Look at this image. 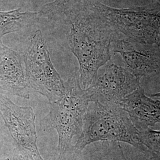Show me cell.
<instances>
[{"mask_svg": "<svg viewBox=\"0 0 160 160\" xmlns=\"http://www.w3.org/2000/svg\"><path fill=\"white\" fill-rule=\"evenodd\" d=\"M119 106L129 115L139 131L160 123V101L147 96L141 86L124 98Z\"/></svg>", "mask_w": 160, "mask_h": 160, "instance_id": "obj_10", "label": "cell"}, {"mask_svg": "<svg viewBox=\"0 0 160 160\" xmlns=\"http://www.w3.org/2000/svg\"><path fill=\"white\" fill-rule=\"evenodd\" d=\"M91 102L86 90L81 86L78 72H74L65 82L62 96L49 104L52 126L58 135L60 157L70 149L73 137L81 134L84 118Z\"/></svg>", "mask_w": 160, "mask_h": 160, "instance_id": "obj_4", "label": "cell"}, {"mask_svg": "<svg viewBox=\"0 0 160 160\" xmlns=\"http://www.w3.org/2000/svg\"><path fill=\"white\" fill-rule=\"evenodd\" d=\"M0 89L29 99L30 87L23 59L16 52L0 43Z\"/></svg>", "mask_w": 160, "mask_h": 160, "instance_id": "obj_9", "label": "cell"}, {"mask_svg": "<svg viewBox=\"0 0 160 160\" xmlns=\"http://www.w3.org/2000/svg\"><path fill=\"white\" fill-rule=\"evenodd\" d=\"M92 10L114 33L126 40L160 46V4L117 8L89 0Z\"/></svg>", "mask_w": 160, "mask_h": 160, "instance_id": "obj_3", "label": "cell"}, {"mask_svg": "<svg viewBox=\"0 0 160 160\" xmlns=\"http://www.w3.org/2000/svg\"><path fill=\"white\" fill-rule=\"evenodd\" d=\"M139 132L146 148L160 157V131H154L149 128Z\"/></svg>", "mask_w": 160, "mask_h": 160, "instance_id": "obj_12", "label": "cell"}, {"mask_svg": "<svg viewBox=\"0 0 160 160\" xmlns=\"http://www.w3.org/2000/svg\"><path fill=\"white\" fill-rule=\"evenodd\" d=\"M151 96L153 97H158V98H160V92H157V93H155L153 94H151Z\"/></svg>", "mask_w": 160, "mask_h": 160, "instance_id": "obj_16", "label": "cell"}, {"mask_svg": "<svg viewBox=\"0 0 160 160\" xmlns=\"http://www.w3.org/2000/svg\"><path fill=\"white\" fill-rule=\"evenodd\" d=\"M66 18L70 26V49L78 60L80 84L86 90L111 59L114 32L92 10L89 0H84Z\"/></svg>", "mask_w": 160, "mask_h": 160, "instance_id": "obj_1", "label": "cell"}, {"mask_svg": "<svg viewBox=\"0 0 160 160\" xmlns=\"http://www.w3.org/2000/svg\"><path fill=\"white\" fill-rule=\"evenodd\" d=\"M0 160H12V159L10 160V159H9V158H6V159H1Z\"/></svg>", "mask_w": 160, "mask_h": 160, "instance_id": "obj_17", "label": "cell"}, {"mask_svg": "<svg viewBox=\"0 0 160 160\" xmlns=\"http://www.w3.org/2000/svg\"><path fill=\"white\" fill-rule=\"evenodd\" d=\"M56 1L58 2L64 4L66 5H71V4H74L75 2H77L79 0H56Z\"/></svg>", "mask_w": 160, "mask_h": 160, "instance_id": "obj_15", "label": "cell"}, {"mask_svg": "<svg viewBox=\"0 0 160 160\" xmlns=\"http://www.w3.org/2000/svg\"><path fill=\"white\" fill-rule=\"evenodd\" d=\"M21 8L0 12V43L5 35L16 32L38 18V12H21Z\"/></svg>", "mask_w": 160, "mask_h": 160, "instance_id": "obj_11", "label": "cell"}, {"mask_svg": "<svg viewBox=\"0 0 160 160\" xmlns=\"http://www.w3.org/2000/svg\"><path fill=\"white\" fill-rule=\"evenodd\" d=\"M0 116L17 143V149L28 151L35 160H43L37 145L36 115L30 106H20L0 94Z\"/></svg>", "mask_w": 160, "mask_h": 160, "instance_id": "obj_6", "label": "cell"}, {"mask_svg": "<svg viewBox=\"0 0 160 160\" xmlns=\"http://www.w3.org/2000/svg\"><path fill=\"white\" fill-rule=\"evenodd\" d=\"M140 80L126 68L111 63L86 89L92 102L120 104L140 87Z\"/></svg>", "mask_w": 160, "mask_h": 160, "instance_id": "obj_7", "label": "cell"}, {"mask_svg": "<svg viewBox=\"0 0 160 160\" xmlns=\"http://www.w3.org/2000/svg\"><path fill=\"white\" fill-rule=\"evenodd\" d=\"M23 61L31 89L46 97L50 103L58 100L65 91V82L52 62L46 41L40 30L30 40Z\"/></svg>", "mask_w": 160, "mask_h": 160, "instance_id": "obj_5", "label": "cell"}, {"mask_svg": "<svg viewBox=\"0 0 160 160\" xmlns=\"http://www.w3.org/2000/svg\"><path fill=\"white\" fill-rule=\"evenodd\" d=\"M112 48L119 53L128 69L138 80L152 74H160V48L126 39H114Z\"/></svg>", "mask_w": 160, "mask_h": 160, "instance_id": "obj_8", "label": "cell"}, {"mask_svg": "<svg viewBox=\"0 0 160 160\" xmlns=\"http://www.w3.org/2000/svg\"><path fill=\"white\" fill-rule=\"evenodd\" d=\"M17 154L12 158V160H35L28 151L22 149H17Z\"/></svg>", "mask_w": 160, "mask_h": 160, "instance_id": "obj_14", "label": "cell"}, {"mask_svg": "<svg viewBox=\"0 0 160 160\" xmlns=\"http://www.w3.org/2000/svg\"><path fill=\"white\" fill-rule=\"evenodd\" d=\"M129 160H160V157L149 150L142 151L135 148L129 155Z\"/></svg>", "mask_w": 160, "mask_h": 160, "instance_id": "obj_13", "label": "cell"}, {"mask_svg": "<svg viewBox=\"0 0 160 160\" xmlns=\"http://www.w3.org/2000/svg\"><path fill=\"white\" fill-rule=\"evenodd\" d=\"M112 141L128 143L139 150H148L129 115L119 104L91 102L83 120L82 131L74 146L80 152L90 143Z\"/></svg>", "mask_w": 160, "mask_h": 160, "instance_id": "obj_2", "label": "cell"}, {"mask_svg": "<svg viewBox=\"0 0 160 160\" xmlns=\"http://www.w3.org/2000/svg\"><path fill=\"white\" fill-rule=\"evenodd\" d=\"M157 1H158V2H160V0H157Z\"/></svg>", "mask_w": 160, "mask_h": 160, "instance_id": "obj_18", "label": "cell"}]
</instances>
